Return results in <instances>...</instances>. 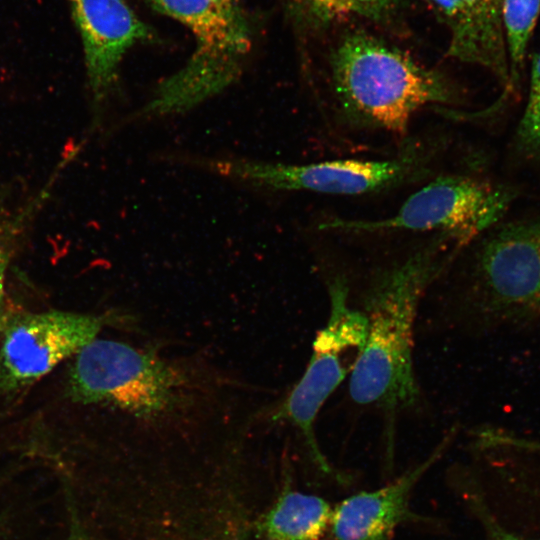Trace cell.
<instances>
[{"instance_id":"cell-1","label":"cell","mask_w":540,"mask_h":540,"mask_svg":"<svg viewBox=\"0 0 540 540\" xmlns=\"http://www.w3.org/2000/svg\"><path fill=\"white\" fill-rule=\"evenodd\" d=\"M462 247L452 235L435 233L374 272L363 301L366 343L349 381L354 403L390 415L417 404L413 348L418 309Z\"/></svg>"},{"instance_id":"cell-2","label":"cell","mask_w":540,"mask_h":540,"mask_svg":"<svg viewBox=\"0 0 540 540\" xmlns=\"http://www.w3.org/2000/svg\"><path fill=\"white\" fill-rule=\"evenodd\" d=\"M327 62L331 110L354 131L405 136L420 111L459 99L447 76L364 32L342 37Z\"/></svg>"},{"instance_id":"cell-3","label":"cell","mask_w":540,"mask_h":540,"mask_svg":"<svg viewBox=\"0 0 540 540\" xmlns=\"http://www.w3.org/2000/svg\"><path fill=\"white\" fill-rule=\"evenodd\" d=\"M152 8L186 26L195 49L184 66L164 79L137 117L185 113L236 82L252 47L240 0H149Z\"/></svg>"},{"instance_id":"cell-4","label":"cell","mask_w":540,"mask_h":540,"mask_svg":"<svg viewBox=\"0 0 540 540\" xmlns=\"http://www.w3.org/2000/svg\"><path fill=\"white\" fill-rule=\"evenodd\" d=\"M510 196L503 188L474 177L441 174L412 193L390 216L333 217L321 221L317 228L348 234L448 233L465 246L499 221L509 206Z\"/></svg>"},{"instance_id":"cell-5","label":"cell","mask_w":540,"mask_h":540,"mask_svg":"<svg viewBox=\"0 0 540 540\" xmlns=\"http://www.w3.org/2000/svg\"><path fill=\"white\" fill-rule=\"evenodd\" d=\"M434 150L421 143H407L395 156L386 159H335L305 164L216 159L206 164L222 176L268 189L360 196L425 178L435 160Z\"/></svg>"},{"instance_id":"cell-6","label":"cell","mask_w":540,"mask_h":540,"mask_svg":"<svg viewBox=\"0 0 540 540\" xmlns=\"http://www.w3.org/2000/svg\"><path fill=\"white\" fill-rule=\"evenodd\" d=\"M184 384V376L152 352L95 339L76 354L69 392L82 404H110L153 417L175 407Z\"/></svg>"},{"instance_id":"cell-7","label":"cell","mask_w":540,"mask_h":540,"mask_svg":"<svg viewBox=\"0 0 540 540\" xmlns=\"http://www.w3.org/2000/svg\"><path fill=\"white\" fill-rule=\"evenodd\" d=\"M329 316L317 333L304 374L277 409L274 419L287 421L304 437L312 461L326 474L332 467L321 452L314 431L317 415L334 390L353 368L349 359L366 343L367 319L348 301L347 281L335 277L328 287Z\"/></svg>"},{"instance_id":"cell-8","label":"cell","mask_w":540,"mask_h":540,"mask_svg":"<svg viewBox=\"0 0 540 540\" xmlns=\"http://www.w3.org/2000/svg\"><path fill=\"white\" fill-rule=\"evenodd\" d=\"M102 317L52 310L7 323L0 343V395L32 384L95 340Z\"/></svg>"},{"instance_id":"cell-9","label":"cell","mask_w":540,"mask_h":540,"mask_svg":"<svg viewBox=\"0 0 540 540\" xmlns=\"http://www.w3.org/2000/svg\"><path fill=\"white\" fill-rule=\"evenodd\" d=\"M491 462L493 494L478 482L468 500L484 540H540V443L512 439Z\"/></svg>"},{"instance_id":"cell-10","label":"cell","mask_w":540,"mask_h":540,"mask_svg":"<svg viewBox=\"0 0 540 540\" xmlns=\"http://www.w3.org/2000/svg\"><path fill=\"white\" fill-rule=\"evenodd\" d=\"M474 293L484 308L540 304V223L505 227L477 255Z\"/></svg>"},{"instance_id":"cell-11","label":"cell","mask_w":540,"mask_h":540,"mask_svg":"<svg viewBox=\"0 0 540 540\" xmlns=\"http://www.w3.org/2000/svg\"><path fill=\"white\" fill-rule=\"evenodd\" d=\"M69 1L82 38L89 88L99 107L112 94L127 51L153 33L125 0Z\"/></svg>"},{"instance_id":"cell-12","label":"cell","mask_w":540,"mask_h":540,"mask_svg":"<svg viewBox=\"0 0 540 540\" xmlns=\"http://www.w3.org/2000/svg\"><path fill=\"white\" fill-rule=\"evenodd\" d=\"M449 32L447 55L485 68L503 85L511 84L501 20L502 0H424Z\"/></svg>"},{"instance_id":"cell-13","label":"cell","mask_w":540,"mask_h":540,"mask_svg":"<svg viewBox=\"0 0 540 540\" xmlns=\"http://www.w3.org/2000/svg\"><path fill=\"white\" fill-rule=\"evenodd\" d=\"M441 444L427 459L391 483L353 494L334 508L330 532L334 540H391L400 523L412 517L410 497L416 484L444 451Z\"/></svg>"},{"instance_id":"cell-14","label":"cell","mask_w":540,"mask_h":540,"mask_svg":"<svg viewBox=\"0 0 540 540\" xmlns=\"http://www.w3.org/2000/svg\"><path fill=\"white\" fill-rule=\"evenodd\" d=\"M333 508L323 498L286 487L258 521L264 540H322Z\"/></svg>"},{"instance_id":"cell-15","label":"cell","mask_w":540,"mask_h":540,"mask_svg":"<svg viewBox=\"0 0 540 540\" xmlns=\"http://www.w3.org/2000/svg\"><path fill=\"white\" fill-rule=\"evenodd\" d=\"M540 15V0H502L501 20L512 79L518 76Z\"/></svg>"},{"instance_id":"cell-16","label":"cell","mask_w":540,"mask_h":540,"mask_svg":"<svg viewBox=\"0 0 540 540\" xmlns=\"http://www.w3.org/2000/svg\"><path fill=\"white\" fill-rule=\"evenodd\" d=\"M401 0H288L303 23L320 27L351 15L378 16Z\"/></svg>"},{"instance_id":"cell-17","label":"cell","mask_w":540,"mask_h":540,"mask_svg":"<svg viewBox=\"0 0 540 540\" xmlns=\"http://www.w3.org/2000/svg\"><path fill=\"white\" fill-rule=\"evenodd\" d=\"M518 138L524 148L540 150V52L532 62L529 96L519 124Z\"/></svg>"},{"instance_id":"cell-18","label":"cell","mask_w":540,"mask_h":540,"mask_svg":"<svg viewBox=\"0 0 540 540\" xmlns=\"http://www.w3.org/2000/svg\"><path fill=\"white\" fill-rule=\"evenodd\" d=\"M9 250L0 235V324L2 323V304L4 295V281L9 263Z\"/></svg>"},{"instance_id":"cell-19","label":"cell","mask_w":540,"mask_h":540,"mask_svg":"<svg viewBox=\"0 0 540 540\" xmlns=\"http://www.w3.org/2000/svg\"><path fill=\"white\" fill-rule=\"evenodd\" d=\"M72 540H91V539H88L87 537H84V536H78V537L73 538Z\"/></svg>"}]
</instances>
